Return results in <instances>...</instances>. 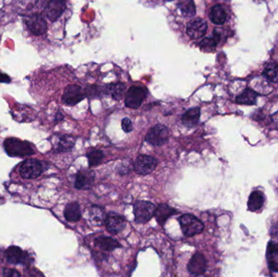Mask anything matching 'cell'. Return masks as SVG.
I'll list each match as a JSON object with an SVG mask.
<instances>
[{
  "label": "cell",
  "instance_id": "obj_1",
  "mask_svg": "<svg viewBox=\"0 0 278 277\" xmlns=\"http://www.w3.org/2000/svg\"><path fill=\"white\" fill-rule=\"evenodd\" d=\"M3 146L7 155L12 157H24L34 154L31 144L15 138L6 139Z\"/></svg>",
  "mask_w": 278,
  "mask_h": 277
},
{
  "label": "cell",
  "instance_id": "obj_2",
  "mask_svg": "<svg viewBox=\"0 0 278 277\" xmlns=\"http://www.w3.org/2000/svg\"><path fill=\"white\" fill-rule=\"evenodd\" d=\"M179 223L183 234L188 237L201 234L204 229L202 222L193 215H182L179 218Z\"/></svg>",
  "mask_w": 278,
  "mask_h": 277
},
{
  "label": "cell",
  "instance_id": "obj_3",
  "mask_svg": "<svg viewBox=\"0 0 278 277\" xmlns=\"http://www.w3.org/2000/svg\"><path fill=\"white\" fill-rule=\"evenodd\" d=\"M156 206L147 201H137L134 205V214L137 224H146L154 217Z\"/></svg>",
  "mask_w": 278,
  "mask_h": 277
},
{
  "label": "cell",
  "instance_id": "obj_4",
  "mask_svg": "<svg viewBox=\"0 0 278 277\" xmlns=\"http://www.w3.org/2000/svg\"><path fill=\"white\" fill-rule=\"evenodd\" d=\"M169 132L167 127L163 124H156L151 128L146 135V142L153 146H163L168 140Z\"/></svg>",
  "mask_w": 278,
  "mask_h": 277
},
{
  "label": "cell",
  "instance_id": "obj_5",
  "mask_svg": "<svg viewBox=\"0 0 278 277\" xmlns=\"http://www.w3.org/2000/svg\"><path fill=\"white\" fill-rule=\"evenodd\" d=\"M146 89L139 86H131L127 91L124 104L131 109H138L146 98Z\"/></svg>",
  "mask_w": 278,
  "mask_h": 277
},
{
  "label": "cell",
  "instance_id": "obj_6",
  "mask_svg": "<svg viewBox=\"0 0 278 277\" xmlns=\"http://www.w3.org/2000/svg\"><path fill=\"white\" fill-rule=\"evenodd\" d=\"M43 171L42 164L38 159H27L20 164V175L24 179H34L39 178Z\"/></svg>",
  "mask_w": 278,
  "mask_h": 277
},
{
  "label": "cell",
  "instance_id": "obj_7",
  "mask_svg": "<svg viewBox=\"0 0 278 277\" xmlns=\"http://www.w3.org/2000/svg\"><path fill=\"white\" fill-rule=\"evenodd\" d=\"M24 21L27 28L32 34L40 36L47 31L46 20L40 14H32L24 17Z\"/></svg>",
  "mask_w": 278,
  "mask_h": 277
},
{
  "label": "cell",
  "instance_id": "obj_8",
  "mask_svg": "<svg viewBox=\"0 0 278 277\" xmlns=\"http://www.w3.org/2000/svg\"><path fill=\"white\" fill-rule=\"evenodd\" d=\"M158 164V161L152 156L140 155L134 163V169L139 175H149Z\"/></svg>",
  "mask_w": 278,
  "mask_h": 277
},
{
  "label": "cell",
  "instance_id": "obj_9",
  "mask_svg": "<svg viewBox=\"0 0 278 277\" xmlns=\"http://www.w3.org/2000/svg\"><path fill=\"white\" fill-rule=\"evenodd\" d=\"M85 96V93L79 85H68L62 96V102L68 106H74L82 101Z\"/></svg>",
  "mask_w": 278,
  "mask_h": 277
},
{
  "label": "cell",
  "instance_id": "obj_10",
  "mask_svg": "<svg viewBox=\"0 0 278 277\" xmlns=\"http://www.w3.org/2000/svg\"><path fill=\"white\" fill-rule=\"evenodd\" d=\"M65 9V0H50L44 8V14L49 20L55 22L62 16Z\"/></svg>",
  "mask_w": 278,
  "mask_h": 277
},
{
  "label": "cell",
  "instance_id": "obj_11",
  "mask_svg": "<svg viewBox=\"0 0 278 277\" xmlns=\"http://www.w3.org/2000/svg\"><path fill=\"white\" fill-rule=\"evenodd\" d=\"M105 224L110 234H117L123 231L126 227L127 222L124 217L116 212H109L106 216Z\"/></svg>",
  "mask_w": 278,
  "mask_h": 277
},
{
  "label": "cell",
  "instance_id": "obj_12",
  "mask_svg": "<svg viewBox=\"0 0 278 277\" xmlns=\"http://www.w3.org/2000/svg\"><path fill=\"white\" fill-rule=\"evenodd\" d=\"M6 259L7 263L12 264H22L25 265L30 260L29 254L24 252L21 249L17 246H10L6 251Z\"/></svg>",
  "mask_w": 278,
  "mask_h": 277
},
{
  "label": "cell",
  "instance_id": "obj_13",
  "mask_svg": "<svg viewBox=\"0 0 278 277\" xmlns=\"http://www.w3.org/2000/svg\"><path fill=\"white\" fill-rule=\"evenodd\" d=\"M95 178V172H93V171H79L76 176V189L81 190H90L94 185Z\"/></svg>",
  "mask_w": 278,
  "mask_h": 277
},
{
  "label": "cell",
  "instance_id": "obj_14",
  "mask_svg": "<svg viewBox=\"0 0 278 277\" xmlns=\"http://www.w3.org/2000/svg\"><path fill=\"white\" fill-rule=\"evenodd\" d=\"M207 29V22L201 18H197L188 23L186 32L191 39H199L204 36Z\"/></svg>",
  "mask_w": 278,
  "mask_h": 277
},
{
  "label": "cell",
  "instance_id": "obj_15",
  "mask_svg": "<svg viewBox=\"0 0 278 277\" xmlns=\"http://www.w3.org/2000/svg\"><path fill=\"white\" fill-rule=\"evenodd\" d=\"M188 271L191 275L199 276L205 273L207 268V261L203 255L195 253L188 263Z\"/></svg>",
  "mask_w": 278,
  "mask_h": 277
},
{
  "label": "cell",
  "instance_id": "obj_16",
  "mask_svg": "<svg viewBox=\"0 0 278 277\" xmlns=\"http://www.w3.org/2000/svg\"><path fill=\"white\" fill-rule=\"evenodd\" d=\"M55 138H56V140L53 143L54 150L57 153L68 152L73 148V146L75 145V139L70 135L59 134Z\"/></svg>",
  "mask_w": 278,
  "mask_h": 277
},
{
  "label": "cell",
  "instance_id": "obj_17",
  "mask_svg": "<svg viewBox=\"0 0 278 277\" xmlns=\"http://www.w3.org/2000/svg\"><path fill=\"white\" fill-rule=\"evenodd\" d=\"M178 211L174 209L173 207H170L168 205L161 204L159 205L158 207L156 208L155 211V217H156V221L161 226H163L166 221L168 220L169 217H172L173 215L177 214Z\"/></svg>",
  "mask_w": 278,
  "mask_h": 277
},
{
  "label": "cell",
  "instance_id": "obj_18",
  "mask_svg": "<svg viewBox=\"0 0 278 277\" xmlns=\"http://www.w3.org/2000/svg\"><path fill=\"white\" fill-rule=\"evenodd\" d=\"M266 257L270 270L278 273V242L271 241L268 243Z\"/></svg>",
  "mask_w": 278,
  "mask_h": 277
},
{
  "label": "cell",
  "instance_id": "obj_19",
  "mask_svg": "<svg viewBox=\"0 0 278 277\" xmlns=\"http://www.w3.org/2000/svg\"><path fill=\"white\" fill-rule=\"evenodd\" d=\"M200 119V109L193 107L188 110L181 117V123L187 128H194L199 124Z\"/></svg>",
  "mask_w": 278,
  "mask_h": 277
},
{
  "label": "cell",
  "instance_id": "obj_20",
  "mask_svg": "<svg viewBox=\"0 0 278 277\" xmlns=\"http://www.w3.org/2000/svg\"><path fill=\"white\" fill-rule=\"evenodd\" d=\"M95 245L101 251H107V252L114 251L116 249L121 247V245L116 239L104 236L99 237L95 239Z\"/></svg>",
  "mask_w": 278,
  "mask_h": 277
},
{
  "label": "cell",
  "instance_id": "obj_21",
  "mask_svg": "<svg viewBox=\"0 0 278 277\" xmlns=\"http://www.w3.org/2000/svg\"><path fill=\"white\" fill-rule=\"evenodd\" d=\"M63 215L66 220L69 222H78L81 218V212L80 206L78 202L68 203L64 208Z\"/></svg>",
  "mask_w": 278,
  "mask_h": 277
},
{
  "label": "cell",
  "instance_id": "obj_22",
  "mask_svg": "<svg viewBox=\"0 0 278 277\" xmlns=\"http://www.w3.org/2000/svg\"><path fill=\"white\" fill-rule=\"evenodd\" d=\"M264 202H265V196L263 193L258 190L254 191L251 193L249 197L248 202H247L248 209L251 212H256L263 207Z\"/></svg>",
  "mask_w": 278,
  "mask_h": 277
},
{
  "label": "cell",
  "instance_id": "obj_23",
  "mask_svg": "<svg viewBox=\"0 0 278 277\" xmlns=\"http://www.w3.org/2000/svg\"><path fill=\"white\" fill-rule=\"evenodd\" d=\"M89 216H90V222L95 226H101L105 223L106 215L102 207L92 206L89 212Z\"/></svg>",
  "mask_w": 278,
  "mask_h": 277
},
{
  "label": "cell",
  "instance_id": "obj_24",
  "mask_svg": "<svg viewBox=\"0 0 278 277\" xmlns=\"http://www.w3.org/2000/svg\"><path fill=\"white\" fill-rule=\"evenodd\" d=\"M210 19L214 24H223L227 19V14L221 5H216L210 12Z\"/></svg>",
  "mask_w": 278,
  "mask_h": 277
},
{
  "label": "cell",
  "instance_id": "obj_25",
  "mask_svg": "<svg viewBox=\"0 0 278 277\" xmlns=\"http://www.w3.org/2000/svg\"><path fill=\"white\" fill-rule=\"evenodd\" d=\"M258 94L251 89H246L241 95L236 98V102L239 104L254 105L256 103Z\"/></svg>",
  "mask_w": 278,
  "mask_h": 277
},
{
  "label": "cell",
  "instance_id": "obj_26",
  "mask_svg": "<svg viewBox=\"0 0 278 277\" xmlns=\"http://www.w3.org/2000/svg\"><path fill=\"white\" fill-rule=\"evenodd\" d=\"M107 93L112 95V99L115 100H120L125 95L126 87L123 83H117L113 85H108L107 87Z\"/></svg>",
  "mask_w": 278,
  "mask_h": 277
},
{
  "label": "cell",
  "instance_id": "obj_27",
  "mask_svg": "<svg viewBox=\"0 0 278 277\" xmlns=\"http://www.w3.org/2000/svg\"><path fill=\"white\" fill-rule=\"evenodd\" d=\"M178 7L185 17H194L196 13L195 2L193 0H180Z\"/></svg>",
  "mask_w": 278,
  "mask_h": 277
},
{
  "label": "cell",
  "instance_id": "obj_28",
  "mask_svg": "<svg viewBox=\"0 0 278 277\" xmlns=\"http://www.w3.org/2000/svg\"><path fill=\"white\" fill-rule=\"evenodd\" d=\"M263 75L267 79L273 81V82H278V65L275 63H268L266 65L263 69Z\"/></svg>",
  "mask_w": 278,
  "mask_h": 277
},
{
  "label": "cell",
  "instance_id": "obj_29",
  "mask_svg": "<svg viewBox=\"0 0 278 277\" xmlns=\"http://www.w3.org/2000/svg\"><path fill=\"white\" fill-rule=\"evenodd\" d=\"M90 167H96L102 162L104 155L100 150H92L86 155Z\"/></svg>",
  "mask_w": 278,
  "mask_h": 277
},
{
  "label": "cell",
  "instance_id": "obj_30",
  "mask_svg": "<svg viewBox=\"0 0 278 277\" xmlns=\"http://www.w3.org/2000/svg\"><path fill=\"white\" fill-rule=\"evenodd\" d=\"M85 95L90 99H95V98H99L102 95H104L107 93V87L106 89L103 88L99 87L96 85H92V86H89L86 88V91H85Z\"/></svg>",
  "mask_w": 278,
  "mask_h": 277
},
{
  "label": "cell",
  "instance_id": "obj_31",
  "mask_svg": "<svg viewBox=\"0 0 278 277\" xmlns=\"http://www.w3.org/2000/svg\"><path fill=\"white\" fill-rule=\"evenodd\" d=\"M218 42H219V41H218L215 37L207 38V39H203V40L200 42L199 46L201 48L205 49V50H206V49H212L216 47Z\"/></svg>",
  "mask_w": 278,
  "mask_h": 277
},
{
  "label": "cell",
  "instance_id": "obj_32",
  "mask_svg": "<svg viewBox=\"0 0 278 277\" xmlns=\"http://www.w3.org/2000/svg\"><path fill=\"white\" fill-rule=\"evenodd\" d=\"M122 129L125 133H130L133 131V124L129 118H124L121 121Z\"/></svg>",
  "mask_w": 278,
  "mask_h": 277
},
{
  "label": "cell",
  "instance_id": "obj_33",
  "mask_svg": "<svg viewBox=\"0 0 278 277\" xmlns=\"http://www.w3.org/2000/svg\"><path fill=\"white\" fill-rule=\"evenodd\" d=\"M3 276H6V277H20V274L16 270L5 269V270L3 271Z\"/></svg>",
  "mask_w": 278,
  "mask_h": 277
},
{
  "label": "cell",
  "instance_id": "obj_34",
  "mask_svg": "<svg viewBox=\"0 0 278 277\" xmlns=\"http://www.w3.org/2000/svg\"><path fill=\"white\" fill-rule=\"evenodd\" d=\"M11 80H12L9 76L5 73H0V83H10Z\"/></svg>",
  "mask_w": 278,
  "mask_h": 277
},
{
  "label": "cell",
  "instance_id": "obj_35",
  "mask_svg": "<svg viewBox=\"0 0 278 277\" xmlns=\"http://www.w3.org/2000/svg\"><path fill=\"white\" fill-rule=\"evenodd\" d=\"M63 118V116L62 113H60V112H59V113H57V115H56V120H62Z\"/></svg>",
  "mask_w": 278,
  "mask_h": 277
}]
</instances>
